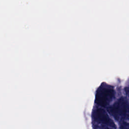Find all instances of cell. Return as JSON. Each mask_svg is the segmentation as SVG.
<instances>
[{
  "mask_svg": "<svg viewBox=\"0 0 129 129\" xmlns=\"http://www.w3.org/2000/svg\"><path fill=\"white\" fill-rule=\"evenodd\" d=\"M108 112L115 118L119 120L125 118L129 113V105L123 98H120L114 104L108 108Z\"/></svg>",
  "mask_w": 129,
  "mask_h": 129,
  "instance_id": "cell-1",
  "label": "cell"
},
{
  "mask_svg": "<svg viewBox=\"0 0 129 129\" xmlns=\"http://www.w3.org/2000/svg\"><path fill=\"white\" fill-rule=\"evenodd\" d=\"M114 95V90L111 86L100 87L97 91L95 102L98 105L105 107L111 100Z\"/></svg>",
  "mask_w": 129,
  "mask_h": 129,
  "instance_id": "cell-2",
  "label": "cell"
},
{
  "mask_svg": "<svg viewBox=\"0 0 129 129\" xmlns=\"http://www.w3.org/2000/svg\"><path fill=\"white\" fill-rule=\"evenodd\" d=\"M105 129H110V128H105Z\"/></svg>",
  "mask_w": 129,
  "mask_h": 129,
  "instance_id": "cell-6",
  "label": "cell"
},
{
  "mask_svg": "<svg viewBox=\"0 0 129 129\" xmlns=\"http://www.w3.org/2000/svg\"><path fill=\"white\" fill-rule=\"evenodd\" d=\"M120 129H129V123L126 122H123L120 125Z\"/></svg>",
  "mask_w": 129,
  "mask_h": 129,
  "instance_id": "cell-4",
  "label": "cell"
},
{
  "mask_svg": "<svg viewBox=\"0 0 129 129\" xmlns=\"http://www.w3.org/2000/svg\"><path fill=\"white\" fill-rule=\"evenodd\" d=\"M124 90H125L126 93L129 96V87H125L124 88Z\"/></svg>",
  "mask_w": 129,
  "mask_h": 129,
  "instance_id": "cell-5",
  "label": "cell"
},
{
  "mask_svg": "<svg viewBox=\"0 0 129 129\" xmlns=\"http://www.w3.org/2000/svg\"><path fill=\"white\" fill-rule=\"evenodd\" d=\"M94 117L97 121L104 123L108 126L113 127L114 129L116 128L114 121L109 117L106 112L102 108H99L95 111Z\"/></svg>",
  "mask_w": 129,
  "mask_h": 129,
  "instance_id": "cell-3",
  "label": "cell"
}]
</instances>
